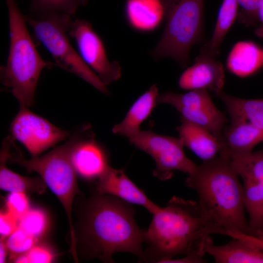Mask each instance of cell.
Instances as JSON below:
<instances>
[{
	"label": "cell",
	"mask_w": 263,
	"mask_h": 263,
	"mask_svg": "<svg viewBox=\"0 0 263 263\" xmlns=\"http://www.w3.org/2000/svg\"><path fill=\"white\" fill-rule=\"evenodd\" d=\"M75 198L73 211L76 254L79 260L98 259L114 263L113 254L128 252L144 262V230L137 225L132 204L116 197L96 193Z\"/></svg>",
	"instance_id": "cell-1"
},
{
	"label": "cell",
	"mask_w": 263,
	"mask_h": 263,
	"mask_svg": "<svg viewBox=\"0 0 263 263\" xmlns=\"http://www.w3.org/2000/svg\"><path fill=\"white\" fill-rule=\"evenodd\" d=\"M222 234L203 216L198 202L173 196L155 213L144 230L143 262L166 263L179 255L204 257V244L212 234Z\"/></svg>",
	"instance_id": "cell-2"
},
{
	"label": "cell",
	"mask_w": 263,
	"mask_h": 263,
	"mask_svg": "<svg viewBox=\"0 0 263 263\" xmlns=\"http://www.w3.org/2000/svg\"><path fill=\"white\" fill-rule=\"evenodd\" d=\"M186 184L197 192L203 217L222 234L235 230L255 236L245 216L243 186L229 156L220 154L203 162Z\"/></svg>",
	"instance_id": "cell-3"
},
{
	"label": "cell",
	"mask_w": 263,
	"mask_h": 263,
	"mask_svg": "<svg viewBox=\"0 0 263 263\" xmlns=\"http://www.w3.org/2000/svg\"><path fill=\"white\" fill-rule=\"evenodd\" d=\"M8 9L9 51L6 65L0 68L1 84L16 97L20 106L34 103L42 70L48 65L38 53L24 16L15 0H5Z\"/></svg>",
	"instance_id": "cell-4"
},
{
	"label": "cell",
	"mask_w": 263,
	"mask_h": 263,
	"mask_svg": "<svg viewBox=\"0 0 263 263\" xmlns=\"http://www.w3.org/2000/svg\"><path fill=\"white\" fill-rule=\"evenodd\" d=\"M88 125L76 129L63 144L56 147L42 156L25 159L14 144L8 162L17 164L27 171L38 173L47 186L57 196L62 204L68 217L70 239V252L76 255L72 218L73 205L76 195L82 193L79 189L77 172L72 162L73 151L86 132Z\"/></svg>",
	"instance_id": "cell-5"
},
{
	"label": "cell",
	"mask_w": 263,
	"mask_h": 263,
	"mask_svg": "<svg viewBox=\"0 0 263 263\" xmlns=\"http://www.w3.org/2000/svg\"><path fill=\"white\" fill-rule=\"evenodd\" d=\"M162 2L165 26L151 55L156 60L164 57L172 58L181 66L186 67L191 48L201 37L204 0H162Z\"/></svg>",
	"instance_id": "cell-6"
},
{
	"label": "cell",
	"mask_w": 263,
	"mask_h": 263,
	"mask_svg": "<svg viewBox=\"0 0 263 263\" xmlns=\"http://www.w3.org/2000/svg\"><path fill=\"white\" fill-rule=\"evenodd\" d=\"M72 17L61 13L25 16L36 38L50 53L57 66L78 76L100 92L108 94L107 86L70 42L68 31Z\"/></svg>",
	"instance_id": "cell-7"
},
{
	"label": "cell",
	"mask_w": 263,
	"mask_h": 263,
	"mask_svg": "<svg viewBox=\"0 0 263 263\" xmlns=\"http://www.w3.org/2000/svg\"><path fill=\"white\" fill-rule=\"evenodd\" d=\"M128 140L152 157L156 164L153 174L159 180L169 179L174 170L190 175L197 167L186 155L184 145L179 137L161 135L151 131H141Z\"/></svg>",
	"instance_id": "cell-8"
},
{
	"label": "cell",
	"mask_w": 263,
	"mask_h": 263,
	"mask_svg": "<svg viewBox=\"0 0 263 263\" xmlns=\"http://www.w3.org/2000/svg\"><path fill=\"white\" fill-rule=\"evenodd\" d=\"M157 103L172 106L181 118L208 130L225 146L223 130L227 119L215 105L208 90H192L183 94L167 92L159 94Z\"/></svg>",
	"instance_id": "cell-9"
},
{
	"label": "cell",
	"mask_w": 263,
	"mask_h": 263,
	"mask_svg": "<svg viewBox=\"0 0 263 263\" xmlns=\"http://www.w3.org/2000/svg\"><path fill=\"white\" fill-rule=\"evenodd\" d=\"M10 134L20 142L32 157L67 139L71 132L54 125L34 113L27 107L20 106L10 126Z\"/></svg>",
	"instance_id": "cell-10"
},
{
	"label": "cell",
	"mask_w": 263,
	"mask_h": 263,
	"mask_svg": "<svg viewBox=\"0 0 263 263\" xmlns=\"http://www.w3.org/2000/svg\"><path fill=\"white\" fill-rule=\"evenodd\" d=\"M68 32L69 37L75 40L83 61L106 86L120 78L121 68L119 62H112L108 59L102 39L89 21L83 19H73Z\"/></svg>",
	"instance_id": "cell-11"
},
{
	"label": "cell",
	"mask_w": 263,
	"mask_h": 263,
	"mask_svg": "<svg viewBox=\"0 0 263 263\" xmlns=\"http://www.w3.org/2000/svg\"><path fill=\"white\" fill-rule=\"evenodd\" d=\"M94 183V193L112 195L131 204L142 206L152 214L161 207L151 201L123 169L110 166Z\"/></svg>",
	"instance_id": "cell-12"
},
{
	"label": "cell",
	"mask_w": 263,
	"mask_h": 263,
	"mask_svg": "<svg viewBox=\"0 0 263 263\" xmlns=\"http://www.w3.org/2000/svg\"><path fill=\"white\" fill-rule=\"evenodd\" d=\"M72 162L77 174L94 182L110 166L106 151L89 125L73 151Z\"/></svg>",
	"instance_id": "cell-13"
},
{
	"label": "cell",
	"mask_w": 263,
	"mask_h": 263,
	"mask_svg": "<svg viewBox=\"0 0 263 263\" xmlns=\"http://www.w3.org/2000/svg\"><path fill=\"white\" fill-rule=\"evenodd\" d=\"M223 64L216 58L198 56L194 63L180 75L178 85L182 89H206L215 94L222 90L225 82Z\"/></svg>",
	"instance_id": "cell-14"
},
{
	"label": "cell",
	"mask_w": 263,
	"mask_h": 263,
	"mask_svg": "<svg viewBox=\"0 0 263 263\" xmlns=\"http://www.w3.org/2000/svg\"><path fill=\"white\" fill-rule=\"evenodd\" d=\"M177 128L179 138L203 162L212 160L225 150L224 144L208 130L181 118Z\"/></svg>",
	"instance_id": "cell-15"
},
{
	"label": "cell",
	"mask_w": 263,
	"mask_h": 263,
	"mask_svg": "<svg viewBox=\"0 0 263 263\" xmlns=\"http://www.w3.org/2000/svg\"><path fill=\"white\" fill-rule=\"evenodd\" d=\"M15 141L10 134L1 143L0 151V188L11 192L44 193L47 187L40 176L27 177L21 175L9 169L6 164L11 153L13 143Z\"/></svg>",
	"instance_id": "cell-16"
},
{
	"label": "cell",
	"mask_w": 263,
	"mask_h": 263,
	"mask_svg": "<svg viewBox=\"0 0 263 263\" xmlns=\"http://www.w3.org/2000/svg\"><path fill=\"white\" fill-rule=\"evenodd\" d=\"M204 251L217 263H263V251L239 239L216 245L210 236L205 241Z\"/></svg>",
	"instance_id": "cell-17"
},
{
	"label": "cell",
	"mask_w": 263,
	"mask_h": 263,
	"mask_svg": "<svg viewBox=\"0 0 263 263\" xmlns=\"http://www.w3.org/2000/svg\"><path fill=\"white\" fill-rule=\"evenodd\" d=\"M159 94L156 85L153 84L134 101L124 119L113 127V132L128 139L139 133L141 124L157 104Z\"/></svg>",
	"instance_id": "cell-18"
},
{
	"label": "cell",
	"mask_w": 263,
	"mask_h": 263,
	"mask_svg": "<svg viewBox=\"0 0 263 263\" xmlns=\"http://www.w3.org/2000/svg\"><path fill=\"white\" fill-rule=\"evenodd\" d=\"M225 152L230 159L246 155L263 141V128L247 123L230 124L223 130Z\"/></svg>",
	"instance_id": "cell-19"
},
{
	"label": "cell",
	"mask_w": 263,
	"mask_h": 263,
	"mask_svg": "<svg viewBox=\"0 0 263 263\" xmlns=\"http://www.w3.org/2000/svg\"><path fill=\"white\" fill-rule=\"evenodd\" d=\"M226 66L240 77L251 75L263 66V50L252 41H239L229 53Z\"/></svg>",
	"instance_id": "cell-20"
},
{
	"label": "cell",
	"mask_w": 263,
	"mask_h": 263,
	"mask_svg": "<svg viewBox=\"0 0 263 263\" xmlns=\"http://www.w3.org/2000/svg\"><path fill=\"white\" fill-rule=\"evenodd\" d=\"M215 95L225 105L230 124L247 123L263 128V98H241L229 95L223 90Z\"/></svg>",
	"instance_id": "cell-21"
},
{
	"label": "cell",
	"mask_w": 263,
	"mask_h": 263,
	"mask_svg": "<svg viewBox=\"0 0 263 263\" xmlns=\"http://www.w3.org/2000/svg\"><path fill=\"white\" fill-rule=\"evenodd\" d=\"M239 7L236 0H223L212 35L202 47L199 56L216 58L225 36L237 18Z\"/></svg>",
	"instance_id": "cell-22"
},
{
	"label": "cell",
	"mask_w": 263,
	"mask_h": 263,
	"mask_svg": "<svg viewBox=\"0 0 263 263\" xmlns=\"http://www.w3.org/2000/svg\"><path fill=\"white\" fill-rule=\"evenodd\" d=\"M155 0H128L126 13L131 24L142 30H150L155 28L160 21L164 9L158 10V3Z\"/></svg>",
	"instance_id": "cell-23"
},
{
	"label": "cell",
	"mask_w": 263,
	"mask_h": 263,
	"mask_svg": "<svg viewBox=\"0 0 263 263\" xmlns=\"http://www.w3.org/2000/svg\"><path fill=\"white\" fill-rule=\"evenodd\" d=\"M82 2V0H32L28 15L61 13L72 16Z\"/></svg>",
	"instance_id": "cell-24"
},
{
	"label": "cell",
	"mask_w": 263,
	"mask_h": 263,
	"mask_svg": "<svg viewBox=\"0 0 263 263\" xmlns=\"http://www.w3.org/2000/svg\"><path fill=\"white\" fill-rule=\"evenodd\" d=\"M49 218L45 210L38 208H30L19 221V227L39 239L49 227Z\"/></svg>",
	"instance_id": "cell-25"
},
{
	"label": "cell",
	"mask_w": 263,
	"mask_h": 263,
	"mask_svg": "<svg viewBox=\"0 0 263 263\" xmlns=\"http://www.w3.org/2000/svg\"><path fill=\"white\" fill-rule=\"evenodd\" d=\"M38 241L39 239L18 227L6 238L9 251V260L12 262L17 256L27 252Z\"/></svg>",
	"instance_id": "cell-26"
},
{
	"label": "cell",
	"mask_w": 263,
	"mask_h": 263,
	"mask_svg": "<svg viewBox=\"0 0 263 263\" xmlns=\"http://www.w3.org/2000/svg\"><path fill=\"white\" fill-rule=\"evenodd\" d=\"M6 210L18 221L30 208V202L26 193L11 192L5 200Z\"/></svg>",
	"instance_id": "cell-27"
},
{
	"label": "cell",
	"mask_w": 263,
	"mask_h": 263,
	"mask_svg": "<svg viewBox=\"0 0 263 263\" xmlns=\"http://www.w3.org/2000/svg\"><path fill=\"white\" fill-rule=\"evenodd\" d=\"M241 11L238 15L239 22L245 25H256L258 24V11L262 0H236Z\"/></svg>",
	"instance_id": "cell-28"
},
{
	"label": "cell",
	"mask_w": 263,
	"mask_h": 263,
	"mask_svg": "<svg viewBox=\"0 0 263 263\" xmlns=\"http://www.w3.org/2000/svg\"><path fill=\"white\" fill-rule=\"evenodd\" d=\"M25 253L28 263H49L56 258V254L48 245L38 242Z\"/></svg>",
	"instance_id": "cell-29"
},
{
	"label": "cell",
	"mask_w": 263,
	"mask_h": 263,
	"mask_svg": "<svg viewBox=\"0 0 263 263\" xmlns=\"http://www.w3.org/2000/svg\"><path fill=\"white\" fill-rule=\"evenodd\" d=\"M19 221L7 211L0 213V237L7 238L19 227Z\"/></svg>",
	"instance_id": "cell-30"
},
{
	"label": "cell",
	"mask_w": 263,
	"mask_h": 263,
	"mask_svg": "<svg viewBox=\"0 0 263 263\" xmlns=\"http://www.w3.org/2000/svg\"><path fill=\"white\" fill-rule=\"evenodd\" d=\"M206 260L203 257L194 254H188L185 257L178 259H171L168 260L166 263H205Z\"/></svg>",
	"instance_id": "cell-31"
},
{
	"label": "cell",
	"mask_w": 263,
	"mask_h": 263,
	"mask_svg": "<svg viewBox=\"0 0 263 263\" xmlns=\"http://www.w3.org/2000/svg\"><path fill=\"white\" fill-rule=\"evenodd\" d=\"M258 25L255 31V33L259 37L263 38V0L258 11Z\"/></svg>",
	"instance_id": "cell-32"
},
{
	"label": "cell",
	"mask_w": 263,
	"mask_h": 263,
	"mask_svg": "<svg viewBox=\"0 0 263 263\" xmlns=\"http://www.w3.org/2000/svg\"><path fill=\"white\" fill-rule=\"evenodd\" d=\"M6 238H0V263H6V259L9 254V251L6 243Z\"/></svg>",
	"instance_id": "cell-33"
},
{
	"label": "cell",
	"mask_w": 263,
	"mask_h": 263,
	"mask_svg": "<svg viewBox=\"0 0 263 263\" xmlns=\"http://www.w3.org/2000/svg\"><path fill=\"white\" fill-rule=\"evenodd\" d=\"M256 237L263 239V231H259Z\"/></svg>",
	"instance_id": "cell-34"
},
{
	"label": "cell",
	"mask_w": 263,
	"mask_h": 263,
	"mask_svg": "<svg viewBox=\"0 0 263 263\" xmlns=\"http://www.w3.org/2000/svg\"><path fill=\"white\" fill-rule=\"evenodd\" d=\"M89 0H82V5H86Z\"/></svg>",
	"instance_id": "cell-35"
}]
</instances>
